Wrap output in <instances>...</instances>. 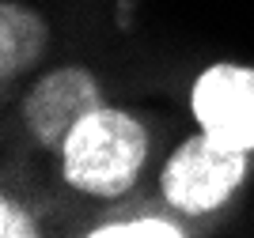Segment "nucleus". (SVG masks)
Segmentation results:
<instances>
[{"instance_id":"nucleus-1","label":"nucleus","mask_w":254,"mask_h":238,"mask_svg":"<svg viewBox=\"0 0 254 238\" xmlns=\"http://www.w3.org/2000/svg\"><path fill=\"white\" fill-rule=\"evenodd\" d=\"M61 155L72 189L91 197H122L148 159V133L126 110L99 106L68 133Z\"/></svg>"},{"instance_id":"nucleus-2","label":"nucleus","mask_w":254,"mask_h":238,"mask_svg":"<svg viewBox=\"0 0 254 238\" xmlns=\"http://www.w3.org/2000/svg\"><path fill=\"white\" fill-rule=\"evenodd\" d=\"M247 174V151L216 140L212 133L190 136L163 166V197L186 216L216 212Z\"/></svg>"},{"instance_id":"nucleus-3","label":"nucleus","mask_w":254,"mask_h":238,"mask_svg":"<svg viewBox=\"0 0 254 238\" xmlns=\"http://www.w3.org/2000/svg\"><path fill=\"white\" fill-rule=\"evenodd\" d=\"M193 117L205 133L254 151V68L212 64L193 83Z\"/></svg>"},{"instance_id":"nucleus-4","label":"nucleus","mask_w":254,"mask_h":238,"mask_svg":"<svg viewBox=\"0 0 254 238\" xmlns=\"http://www.w3.org/2000/svg\"><path fill=\"white\" fill-rule=\"evenodd\" d=\"M99 87L84 68H61L34 83V91L23 102V121L34 133V140L46 147H64L68 133L84 121L91 110H99Z\"/></svg>"},{"instance_id":"nucleus-5","label":"nucleus","mask_w":254,"mask_h":238,"mask_svg":"<svg viewBox=\"0 0 254 238\" xmlns=\"http://www.w3.org/2000/svg\"><path fill=\"white\" fill-rule=\"evenodd\" d=\"M46 23L38 19V11L23 8V4H0V76L11 80L15 72L31 68L46 49Z\"/></svg>"},{"instance_id":"nucleus-6","label":"nucleus","mask_w":254,"mask_h":238,"mask_svg":"<svg viewBox=\"0 0 254 238\" xmlns=\"http://www.w3.org/2000/svg\"><path fill=\"white\" fill-rule=\"evenodd\" d=\"M95 238H182L186 231L171 219L159 216H140V219H122V223H103L91 231Z\"/></svg>"},{"instance_id":"nucleus-7","label":"nucleus","mask_w":254,"mask_h":238,"mask_svg":"<svg viewBox=\"0 0 254 238\" xmlns=\"http://www.w3.org/2000/svg\"><path fill=\"white\" fill-rule=\"evenodd\" d=\"M0 235L4 238H19V235L31 238L34 235V219L27 216L15 200H4V204H0Z\"/></svg>"}]
</instances>
